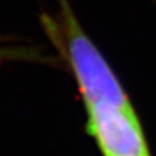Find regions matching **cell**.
I'll list each match as a JSON object with an SVG mask.
<instances>
[{
    "instance_id": "6da1fadb",
    "label": "cell",
    "mask_w": 156,
    "mask_h": 156,
    "mask_svg": "<svg viewBox=\"0 0 156 156\" xmlns=\"http://www.w3.org/2000/svg\"><path fill=\"white\" fill-rule=\"evenodd\" d=\"M85 111L86 133L103 156H151L133 104L94 103Z\"/></svg>"
},
{
    "instance_id": "7a4b0ae2",
    "label": "cell",
    "mask_w": 156,
    "mask_h": 156,
    "mask_svg": "<svg viewBox=\"0 0 156 156\" xmlns=\"http://www.w3.org/2000/svg\"><path fill=\"white\" fill-rule=\"evenodd\" d=\"M48 57H44L38 50L33 47L0 44V61H37L44 62Z\"/></svg>"
}]
</instances>
